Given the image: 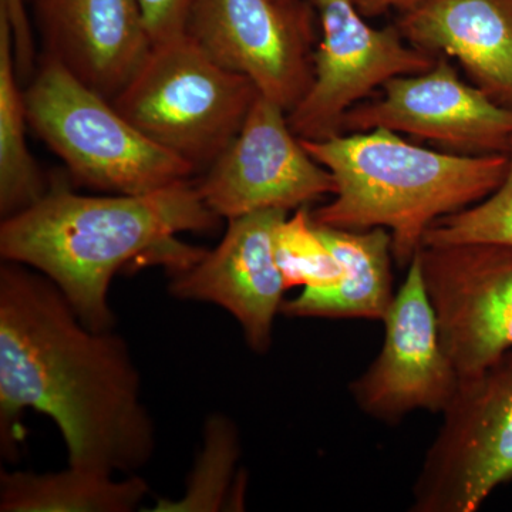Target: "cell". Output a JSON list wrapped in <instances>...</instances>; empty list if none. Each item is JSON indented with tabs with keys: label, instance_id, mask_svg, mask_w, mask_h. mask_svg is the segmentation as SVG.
<instances>
[{
	"label": "cell",
	"instance_id": "6da1fadb",
	"mask_svg": "<svg viewBox=\"0 0 512 512\" xmlns=\"http://www.w3.org/2000/svg\"><path fill=\"white\" fill-rule=\"evenodd\" d=\"M55 421L69 466L123 473L146 467L156 427L130 349L87 328L55 282L29 266H0V450L19 457L22 416Z\"/></svg>",
	"mask_w": 512,
	"mask_h": 512
},
{
	"label": "cell",
	"instance_id": "7a4b0ae2",
	"mask_svg": "<svg viewBox=\"0 0 512 512\" xmlns=\"http://www.w3.org/2000/svg\"><path fill=\"white\" fill-rule=\"evenodd\" d=\"M220 217L202 200L197 184L183 181L140 195L90 197L55 184L26 210L2 220L3 261L29 266L55 282L87 328L113 330L109 292L127 265H163L184 271L205 249L177 237L205 232Z\"/></svg>",
	"mask_w": 512,
	"mask_h": 512
},
{
	"label": "cell",
	"instance_id": "3957f363",
	"mask_svg": "<svg viewBox=\"0 0 512 512\" xmlns=\"http://www.w3.org/2000/svg\"><path fill=\"white\" fill-rule=\"evenodd\" d=\"M302 144L336 184L333 200L312 211L313 221L356 231L386 228L402 268L434 222L485 200L508 171V154L441 153L387 128Z\"/></svg>",
	"mask_w": 512,
	"mask_h": 512
},
{
	"label": "cell",
	"instance_id": "277c9868",
	"mask_svg": "<svg viewBox=\"0 0 512 512\" xmlns=\"http://www.w3.org/2000/svg\"><path fill=\"white\" fill-rule=\"evenodd\" d=\"M29 126L93 190L140 195L191 180L195 168L141 133L113 101L45 55L25 92Z\"/></svg>",
	"mask_w": 512,
	"mask_h": 512
},
{
	"label": "cell",
	"instance_id": "5b68a950",
	"mask_svg": "<svg viewBox=\"0 0 512 512\" xmlns=\"http://www.w3.org/2000/svg\"><path fill=\"white\" fill-rule=\"evenodd\" d=\"M258 94L248 77L215 62L187 33L154 45L113 104L197 171L210 168L237 137Z\"/></svg>",
	"mask_w": 512,
	"mask_h": 512
},
{
	"label": "cell",
	"instance_id": "8992f818",
	"mask_svg": "<svg viewBox=\"0 0 512 512\" xmlns=\"http://www.w3.org/2000/svg\"><path fill=\"white\" fill-rule=\"evenodd\" d=\"M512 480V350L460 379L413 485V512H476Z\"/></svg>",
	"mask_w": 512,
	"mask_h": 512
},
{
	"label": "cell",
	"instance_id": "52a82bcc",
	"mask_svg": "<svg viewBox=\"0 0 512 512\" xmlns=\"http://www.w3.org/2000/svg\"><path fill=\"white\" fill-rule=\"evenodd\" d=\"M316 12L320 42L308 92L288 113L301 140L342 134L345 114L394 77L426 72L437 57L406 43L396 26L372 28L352 0H306Z\"/></svg>",
	"mask_w": 512,
	"mask_h": 512
},
{
	"label": "cell",
	"instance_id": "ba28073f",
	"mask_svg": "<svg viewBox=\"0 0 512 512\" xmlns=\"http://www.w3.org/2000/svg\"><path fill=\"white\" fill-rule=\"evenodd\" d=\"M312 15L306 0H197L188 35L289 113L312 83Z\"/></svg>",
	"mask_w": 512,
	"mask_h": 512
},
{
	"label": "cell",
	"instance_id": "9c48e42d",
	"mask_svg": "<svg viewBox=\"0 0 512 512\" xmlns=\"http://www.w3.org/2000/svg\"><path fill=\"white\" fill-rule=\"evenodd\" d=\"M419 256L448 359L460 379L476 376L512 350V247H421Z\"/></svg>",
	"mask_w": 512,
	"mask_h": 512
},
{
	"label": "cell",
	"instance_id": "30bf717a",
	"mask_svg": "<svg viewBox=\"0 0 512 512\" xmlns=\"http://www.w3.org/2000/svg\"><path fill=\"white\" fill-rule=\"evenodd\" d=\"M197 184L217 217L296 211L335 192L332 174L303 147L288 113L258 94L244 126Z\"/></svg>",
	"mask_w": 512,
	"mask_h": 512
},
{
	"label": "cell",
	"instance_id": "8fae6325",
	"mask_svg": "<svg viewBox=\"0 0 512 512\" xmlns=\"http://www.w3.org/2000/svg\"><path fill=\"white\" fill-rule=\"evenodd\" d=\"M380 99L352 107L342 133L387 128L429 140L468 156L508 154L512 147V107L487 96L458 76L446 56L423 73L394 77Z\"/></svg>",
	"mask_w": 512,
	"mask_h": 512
},
{
	"label": "cell",
	"instance_id": "7c38bea8",
	"mask_svg": "<svg viewBox=\"0 0 512 512\" xmlns=\"http://www.w3.org/2000/svg\"><path fill=\"white\" fill-rule=\"evenodd\" d=\"M379 355L349 392L363 413L396 423L416 410L443 413L460 384L441 343L436 312L421 272L419 252L383 319Z\"/></svg>",
	"mask_w": 512,
	"mask_h": 512
},
{
	"label": "cell",
	"instance_id": "4fadbf2b",
	"mask_svg": "<svg viewBox=\"0 0 512 512\" xmlns=\"http://www.w3.org/2000/svg\"><path fill=\"white\" fill-rule=\"evenodd\" d=\"M289 212L266 210L228 220L217 248L171 279V295L183 301L214 303L231 313L252 352L272 346L281 313L285 279L275 258V232Z\"/></svg>",
	"mask_w": 512,
	"mask_h": 512
},
{
	"label": "cell",
	"instance_id": "5bb4252c",
	"mask_svg": "<svg viewBox=\"0 0 512 512\" xmlns=\"http://www.w3.org/2000/svg\"><path fill=\"white\" fill-rule=\"evenodd\" d=\"M46 55L113 101L153 50L138 0H33Z\"/></svg>",
	"mask_w": 512,
	"mask_h": 512
},
{
	"label": "cell",
	"instance_id": "9a60e30c",
	"mask_svg": "<svg viewBox=\"0 0 512 512\" xmlns=\"http://www.w3.org/2000/svg\"><path fill=\"white\" fill-rule=\"evenodd\" d=\"M397 28L416 49L456 59L478 89L512 107V0H419Z\"/></svg>",
	"mask_w": 512,
	"mask_h": 512
},
{
	"label": "cell",
	"instance_id": "2e32d148",
	"mask_svg": "<svg viewBox=\"0 0 512 512\" xmlns=\"http://www.w3.org/2000/svg\"><path fill=\"white\" fill-rule=\"evenodd\" d=\"M315 222V221H313ZM340 265L335 284L303 288L282 303L289 318L383 320L392 306V234L386 228L342 229L316 224Z\"/></svg>",
	"mask_w": 512,
	"mask_h": 512
},
{
	"label": "cell",
	"instance_id": "e0dca14e",
	"mask_svg": "<svg viewBox=\"0 0 512 512\" xmlns=\"http://www.w3.org/2000/svg\"><path fill=\"white\" fill-rule=\"evenodd\" d=\"M150 494L137 474H113L69 466L59 473L13 471L0 474L2 512H130Z\"/></svg>",
	"mask_w": 512,
	"mask_h": 512
},
{
	"label": "cell",
	"instance_id": "ac0fdd59",
	"mask_svg": "<svg viewBox=\"0 0 512 512\" xmlns=\"http://www.w3.org/2000/svg\"><path fill=\"white\" fill-rule=\"evenodd\" d=\"M12 28L0 9V214L26 210L46 194L43 175L26 143L25 92H20Z\"/></svg>",
	"mask_w": 512,
	"mask_h": 512
},
{
	"label": "cell",
	"instance_id": "d6986e66",
	"mask_svg": "<svg viewBox=\"0 0 512 512\" xmlns=\"http://www.w3.org/2000/svg\"><path fill=\"white\" fill-rule=\"evenodd\" d=\"M241 441L234 421L224 414H212L205 421L204 443L183 497L160 498L156 512L241 511L245 505V478L237 476Z\"/></svg>",
	"mask_w": 512,
	"mask_h": 512
},
{
	"label": "cell",
	"instance_id": "ffe728a7",
	"mask_svg": "<svg viewBox=\"0 0 512 512\" xmlns=\"http://www.w3.org/2000/svg\"><path fill=\"white\" fill-rule=\"evenodd\" d=\"M274 248L288 289L322 288L339 279L338 259L320 238L308 207L299 208L278 225Z\"/></svg>",
	"mask_w": 512,
	"mask_h": 512
},
{
	"label": "cell",
	"instance_id": "44dd1931",
	"mask_svg": "<svg viewBox=\"0 0 512 512\" xmlns=\"http://www.w3.org/2000/svg\"><path fill=\"white\" fill-rule=\"evenodd\" d=\"M480 242L512 247V147L503 184L485 200L434 222L424 235L423 247Z\"/></svg>",
	"mask_w": 512,
	"mask_h": 512
},
{
	"label": "cell",
	"instance_id": "7402d4cb",
	"mask_svg": "<svg viewBox=\"0 0 512 512\" xmlns=\"http://www.w3.org/2000/svg\"><path fill=\"white\" fill-rule=\"evenodd\" d=\"M154 45L180 39L188 33L197 0H138Z\"/></svg>",
	"mask_w": 512,
	"mask_h": 512
},
{
	"label": "cell",
	"instance_id": "603a6c76",
	"mask_svg": "<svg viewBox=\"0 0 512 512\" xmlns=\"http://www.w3.org/2000/svg\"><path fill=\"white\" fill-rule=\"evenodd\" d=\"M0 9L5 10L12 28L13 52L19 77H28L35 67V45L26 0H0Z\"/></svg>",
	"mask_w": 512,
	"mask_h": 512
},
{
	"label": "cell",
	"instance_id": "cb8c5ba5",
	"mask_svg": "<svg viewBox=\"0 0 512 512\" xmlns=\"http://www.w3.org/2000/svg\"><path fill=\"white\" fill-rule=\"evenodd\" d=\"M352 2L365 18H377L393 9L402 13L416 5L419 0H352Z\"/></svg>",
	"mask_w": 512,
	"mask_h": 512
},
{
	"label": "cell",
	"instance_id": "d4e9b609",
	"mask_svg": "<svg viewBox=\"0 0 512 512\" xmlns=\"http://www.w3.org/2000/svg\"><path fill=\"white\" fill-rule=\"evenodd\" d=\"M279 2L288 3V2H292V0H279Z\"/></svg>",
	"mask_w": 512,
	"mask_h": 512
}]
</instances>
